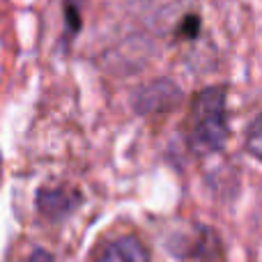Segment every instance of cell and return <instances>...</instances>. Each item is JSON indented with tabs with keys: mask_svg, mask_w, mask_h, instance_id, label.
<instances>
[{
	"mask_svg": "<svg viewBox=\"0 0 262 262\" xmlns=\"http://www.w3.org/2000/svg\"><path fill=\"white\" fill-rule=\"evenodd\" d=\"M28 262H55V258H53V253H49L46 249H35L30 253V260Z\"/></svg>",
	"mask_w": 262,
	"mask_h": 262,
	"instance_id": "obj_6",
	"label": "cell"
},
{
	"mask_svg": "<svg viewBox=\"0 0 262 262\" xmlns=\"http://www.w3.org/2000/svg\"><path fill=\"white\" fill-rule=\"evenodd\" d=\"M78 205H81V195H78V191L62 189V186H55V189H41L39 193H37V209H39L41 216L51 219V221H58V219L69 216Z\"/></svg>",
	"mask_w": 262,
	"mask_h": 262,
	"instance_id": "obj_3",
	"label": "cell"
},
{
	"mask_svg": "<svg viewBox=\"0 0 262 262\" xmlns=\"http://www.w3.org/2000/svg\"><path fill=\"white\" fill-rule=\"evenodd\" d=\"M228 140V92L223 85L205 88L191 106L189 147L198 157H209L223 149Z\"/></svg>",
	"mask_w": 262,
	"mask_h": 262,
	"instance_id": "obj_1",
	"label": "cell"
},
{
	"mask_svg": "<svg viewBox=\"0 0 262 262\" xmlns=\"http://www.w3.org/2000/svg\"><path fill=\"white\" fill-rule=\"evenodd\" d=\"M131 104H134V111L138 115L166 113V111H172L182 104V90L170 78H159V81L140 88L134 95Z\"/></svg>",
	"mask_w": 262,
	"mask_h": 262,
	"instance_id": "obj_2",
	"label": "cell"
},
{
	"mask_svg": "<svg viewBox=\"0 0 262 262\" xmlns=\"http://www.w3.org/2000/svg\"><path fill=\"white\" fill-rule=\"evenodd\" d=\"M97 262H149V249L136 235H124L111 242Z\"/></svg>",
	"mask_w": 262,
	"mask_h": 262,
	"instance_id": "obj_4",
	"label": "cell"
},
{
	"mask_svg": "<svg viewBox=\"0 0 262 262\" xmlns=\"http://www.w3.org/2000/svg\"><path fill=\"white\" fill-rule=\"evenodd\" d=\"M186 262H212V260H209L207 255H203V253H191V258Z\"/></svg>",
	"mask_w": 262,
	"mask_h": 262,
	"instance_id": "obj_7",
	"label": "cell"
},
{
	"mask_svg": "<svg viewBox=\"0 0 262 262\" xmlns=\"http://www.w3.org/2000/svg\"><path fill=\"white\" fill-rule=\"evenodd\" d=\"M246 149H249L258 161H262V113L253 120L249 134H246Z\"/></svg>",
	"mask_w": 262,
	"mask_h": 262,
	"instance_id": "obj_5",
	"label": "cell"
}]
</instances>
